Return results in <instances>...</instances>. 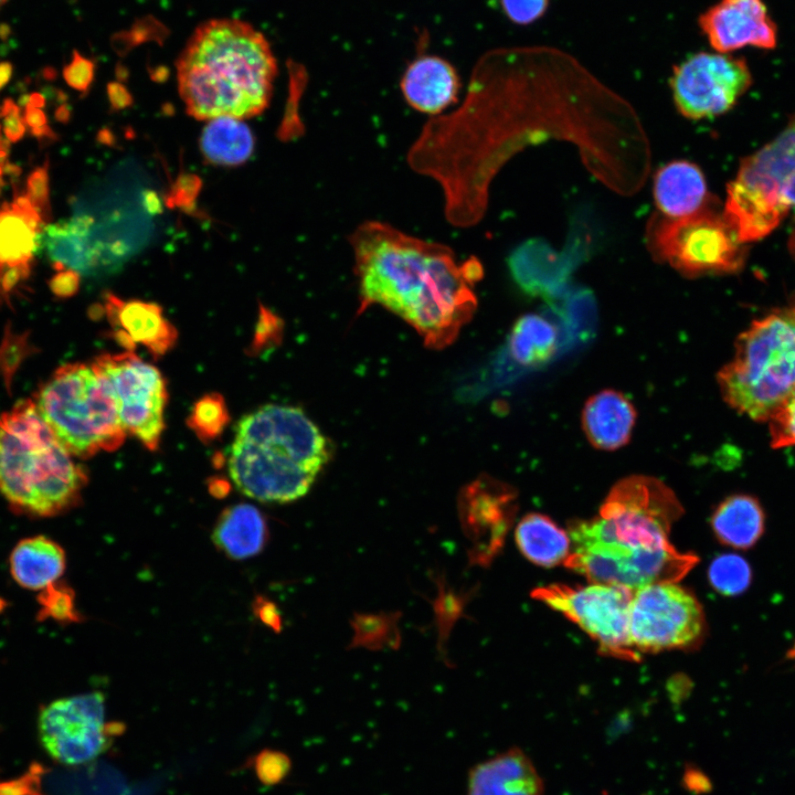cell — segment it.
I'll return each instance as SVG.
<instances>
[{
  "label": "cell",
  "mask_w": 795,
  "mask_h": 795,
  "mask_svg": "<svg viewBox=\"0 0 795 795\" xmlns=\"http://www.w3.org/2000/svg\"><path fill=\"white\" fill-rule=\"evenodd\" d=\"M549 139L575 144L589 170L619 194L637 192L648 174L649 144L633 107L575 57L543 45L481 55L462 104L424 124L406 162L439 184L447 222L466 229L484 218L507 161Z\"/></svg>",
  "instance_id": "obj_1"
},
{
  "label": "cell",
  "mask_w": 795,
  "mask_h": 795,
  "mask_svg": "<svg viewBox=\"0 0 795 795\" xmlns=\"http://www.w3.org/2000/svg\"><path fill=\"white\" fill-rule=\"evenodd\" d=\"M360 309L380 305L400 316L426 346L451 344L477 308L474 292L484 276L476 256L463 261L442 243L422 240L370 220L348 236Z\"/></svg>",
  "instance_id": "obj_2"
},
{
  "label": "cell",
  "mask_w": 795,
  "mask_h": 795,
  "mask_svg": "<svg viewBox=\"0 0 795 795\" xmlns=\"http://www.w3.org/2000/svg\"><path fill=\"white\" fill-rule=\"evenodd\" d=\"M682 507L662 481L629 476L612 487L591 520L569 526L571 553L564 565L594 583L636 591L653 583L677 582L698 562L669 542Z\"/></svg>",
  "instance_id": "obj_3"
},
{
  "label": "cell",
  "mask_w": 795,
  "mask_h": 795,
  "mask_svg": "<svg viewBox=\"0 0 795 795\" xmlns=\"http://www.w3.org/2000/svg\"><path fill=\"white\" fill-rule=\"evenodd\" d=\"M277 63L266 38L236 19L198 26L177 61L178 89L198 120L246 119L269 104Z\"/></svg>",
  "instance_id": "obj_4"
},
{
  "label": "cell",
  "mask_w": 795,
  "mask_h": 795,
  "mask_svg": "<svg viewBox=\"0 0 795 795\" xmlns=\"http://www.w3.org/2000/svg\"><path fill=\"white\" fill-rule=\"evenodd\" d=\"M329 453L326 437L300 409L269 404L240 421L229 471L247 497L288 502L308 492Z\"/></svg>",
  "instance_id": "obj_5"
},
{
  "label": "cell",
  "mask_w": 795,
  "mask_h": 795,
  "mask_svg": "<svg viewBox=\"0 0 795 795\" xmlns=\"http://www.w3.org/2000/svg\"><path fill=\"white\" fill-rule=\"evenodd\" d=\"M87 474L49 426L33 399L0 415V495L11 510L51 518L73 509Z\"/></svg>",
  "instance_id": "obj_6"
},
{
  "label": "cell",
  "mask_w": 795,
  "mask_h": 795,
  "mask_svg": "<svg viewBox=\"0 0 795 795\" xmlns=\"http://www.w3.org/2000/svg\"><path fill=\"white\" fill-rule=\"evenodd\" d=\"M724 401L755 421H768L795 392V307L754 320L717 374Z\"/></svg>",
  "instance_id": "obj_7"
},
{
  "label": "cell",
  "mask_w": 795,
  "mask_h": 795,
  "mask_svg": "<svg viewBox=\"0 0 795 795\" xmlns=\"http://www.w3.org/2000/svg\"><path fill=\"white\" fill-rule=\"evenodd\" d=\"M33 400L74 457L88 458L102 451H115L127 434L109 385L93 362L60 367Z\"/></svg>",
  "instance_id": "obj_8"
},
{
  "label": "cell",
  "mask_w": 795,
  "mask_h": 795,
  "mask_svg": "<svg viewBox=\"0 0 795 795\" xmlns=\"http://www.w3.org/2000/svg\"><path fill=\"white\" fill-rule=\"evenodd\" d=\"M727 193L722 214L742 244L765 237L795 208V116L741 162Z\"/></svg>",
  "instance_id": "obj_9"
},
{
  "label": "cell",
  "mask_w": 795,
  "mask_h": 795,
  "mask_svg": "<svg viewBox=\"0 0 795 795\" xmlns=\"http://www.w3.org/2000/svg\"><path fill=\"white\" fill-rule=\"evenodd\" d=\"M711 204L682 218L655 213L646 233L654 258L689 278L736 272L745 257L744 244Z\"/></svg>",
  "instance_id": "obj_10"
},
{
  "label": "cell",
  "mask_w": 795,
  "mask_h": 795,
  "mask_svg": "<svg viewBox=\"0 0 795 795\" xmlns=\"http://www.w3.org/2000/svg\"><path fill=\"white\" fill-rule=\"evenodd\" d=\"M634 591L613 584L587 586L551 584L532 592V597L562 613L600 645L603 654L637 660L629 638V607Z\"/></svg>",
  "instance_id": "obj_11"
},
{
  "label": "cell",
  "mask_w": 795,
  "mask_h": 795,
  "mask_svg": "<svg viewBox=\"0 0 795 795\" xmlns=\"http://www.w3.org/2000/svg\"><path fill=\"white\" fill-rule=\"evenodd\" d=\"M706 628L699 601L686 589L672 583H653L633 593L628 632L639 651L697 645Z\"/></svg>",
  "instance_id": "obj_12"
},
{
  "label": "cell",
  "mask_w": 795,
  "mask_h": 795,
  "mask_svg": "<svg viewBox=\"0 0 795 795\" xmlns=\"http://www.w3.org/2000/svg\"><path fill=\"white\" fill-rule=\"evenodd\" d=\"M123 730L120 723L105 722V699L98 691L56 699L44 706L38 717L43 749L66 765L96 759Z\"/></svg>",
  "instance_id": "obj_13"
},
{
  "label": "cell",
  "mask_w": 795,
  "mask_h": 795,
  "mask_svg": "<svg viewBox=\"0 0 795 795\" xmlns=\"http://www.w3.org/2000/svg\"><path fill=\"white\" fill-rule=\"evenodd\" d=\"M93 364L109 385L126 433L157 449L168 396L160 371L132 352L100 354Z\"/></svg>",
  "instance_id": "obj_14"
},
{
  "label": "cell",
  "mask_w": 795,
  "mask_h": 795,
  "mask_svg": "<svg viewBox=\"0 0 795 795\" xmlns=\"http://www.w3.org/2000/svg\"><path fill=\"white\" fill-rule=\"evenodd\" d=\"M751 82L743 59L699 52L674 67L670 87L679 113L690 119H701L728 112Z\"/></svg>",
  "instance_id": "obj_15"
},
{
  "label": "cell",
  "mask_w": 795,
  "mask_h": 795,
  "mask_svg": "<svg viewBox=\"0 0 795 795\" xmlns=\"http://www.w3.org/2000/svg\"><path fill=\"white\" fill-rule=\"evenodd\" d=\"M699 25L719 53L776 45V25L763 0H720L699 17Z\"/></svg>",
  "instance_id": "obj_16"
},
{
  "label": "cell",
  "mask_w": 795,
  "mask_h": 795,
  "mask_svg": "<svg viewBox=\"0 0 795 795\" xmlns=\"http://www.w3.org/2000/svg\"><path fill=\"white\" fill-rule=\"evenodd\" d=\"M544 781L531 757L519 746L473 765L466 795H544Z\"/></svg>",
  "instance_id": "obj_17"
},
{
  "label": "cell",
  "mask_w": 795,
  "mask_h": 795,
  "mask_svg": "<svg viewBox=\"0 0 795 795\" xmlns=\"http://www.w3.org/2000/svg\"><path fill=\"white\" fill-rule=\"evenodd\" d=\"M108 320L116 327V339L127 348L141 344L151 353H166L177 340V331L155 303L123 300L112 293L105 295Z\"/></svg>",
  "instance_id": "obj_18"
},
{
  "label": "cell",
  "mask_w": 795,
  "mask_h": 795,
  "mask_svg": "<svg viewBox=\"0 0 795 795\" xmlns=\"http://www.w3.org/2000/svg\"><path fill=\"white\" fill-rule=\"evenodd\" d=\"M400 88L412 108L434 117L457 103L460 78L447 60L420 54L404 71Z\"/></svg>",
  "instance_id": "obj_19"
},
{
  "label": "cell",
  "mask_w": 795,
  "mask_h": 795,
  "mask_svg": "<svg viewBox=\"0 0 795 795\" xmlns=\"http://www.w3.org/2000/svg\"><path fill=\"white\" fill-rule=\"evenodd\" d=\"M583 252L584 246L577 242L572 248L558 253L541 240H529L511 252L508 267L522 289L533 294L551 293L564 284Z\"/></svg>",
  "instance_id": "obj_20"
},
{
  "label": "cell",
  "mask_w": 795,
  "mask_h": 795,
  "mask_svg": "<svg viewBox=\"0 0 795 795\" xmlns=\"http://www.w3.org/2000/svg\"><path fill=\"white\" fill-rule=\"evenodd\" d=\"M94 220L78 215L68 221L49 223L41 235L52 266L55 271L65 268L88 273L104 261L105 247L92 236Z\"/></svg>",
  "instance_id": "obj_21"
},
{
  "label": "cell",
  "mask_w": 795,
  "mask_h": 795,
  "mask_svg": "<svg viewBox=\"0 0 795 795\" xmlns=\"http://www.w3.org/2000/svg\"><path fill=\"white\" fill-rule=\"evenodd\" d=\"M45 222L25 194H15L12 202L0 206V276L14 266L32 265L42 246Z\"/></svg>",
  "instance_id": "obj_22"
},
{
  "label": "cell",
  "mask_w": 795,
  "mask_h": 795,
  "mask_svg": "<svg viewBox=\"0 0 795 795\" xmlns=\"http://www.w3.org/2000/svg\"><path fill=\"white\" fill-rule=\"evenodd\" d=\"M635 420L634 405L614 390H604L591 396L582 414L583 431L589 442L603 451H614L627 444Z\"/></svg>",
  "instance_id": "obj_23"
},
{
  "label": "cell",
  "mask_w": 795,
  "mask_h": 795,
  "mask_svg": "<svg viewBox=\"0 0 795 795\" xmlns=\"http://www.w3.org/2000/svg\"><path fill=\"white\" fill-rule=\"evenodd\" d=\"M654 200L660 213L668 218L698 212L709 202L703 173L687 160L665 165L654 178Z\"/></svg>",
  "instance_id": "obj_24"
},
{
  "label": "cell",
  "mask_w": 795,
  "mask_h": 795,
  "mask_svg": "<svg viewBox=\"0 0 795 795\" xmlns=\"http://www.w3.org/2000/svg\"><path fill=\"white\" fill-rule=\"evenodd\" d=\"M65 568L64 549L43 534L21 539L9 555L12 579L21 587L30 591H42L59 581Z\"/></svg>",
  "instance_id": "obj_25"
},
{
  "label": "cell",
  "mask_w": 795,
  "mask_h": 795,
  "mask_svg": "<svg viewBox=\"0 0 795 795\" xmlns=\"http://www.w3.org/2000/svg\"><path fill=\"white\" fill-rule=\"evenodd\" d=\"M466 495L468 526L478 531L480 544L486 536V547L494 552L511 521L515 495L510 488L489 479L470 485Z\"/></svg>",
  "instance_id": "obj_26"
},
{
  "label": "cell",
  "mask_w": 795,
  "mask_h": 795,
  "mask_svg": "<svg viewBox=\"0 0 795 795\" xmlns=\"http://www.w3.org/2000/svg\"><path fill=\"white\" fill-rule=\"evenodd\" d=\"M266 522L261 511L247 504L222 511L212 533L213 543L225 555L241 560L256 555L265 545Z\"/></svg>",
  "instance_id": "obj_27"
},
{
  "label": "cell",
  "mask_w": 795,
  "mask_h": 795,
  "mask_svg": "<svg viewBox=\"0 0 795 795\" xmlns=\"http://www.w3.org/2000/svg\"><path fill=\"white\" fill-rule=\"evenodd\" d=\"M765 516L760 502L749 495L725 498L711 517L717 539L731 548L749 549L762 537Z\"/></svg>",
  "instance_id": "obj_28"
},
{
  "label": "cell",
  "mask_w": 795,
  "mask_h": 795,
  "mask_svg": "<svg viewBox=\"0 0 795 795\" xmlns=\"http://www.w3.org/2000/svg\"><path fill=\"white\" fill-rule=\"evenodd\" d=\"M199 147L206 163L237 167L252 156L255 138L243 119L221 116L210 119L203 127Z\"/></svg>",
  "instance_id": "obj_29"
},
{
  "label": "cell",
  "mask_w": 795,
  "mask_h": 795,
  "mask_svg": "<svg viewBox=\"0 0 795 795\" xmlns=\"http://www.w3.org/2000/svg\"><path fill=\"white\" fill-rule=\"evenodd\" d=\"M515 537L521 553L537 565L549 568L564 563L571 553L569 534L541 513L524 516Z\"/></svg>",
  "instance_id": "obj_30"
},
{
  "label": "cell",
  "mask_w": 795,
  "mask_h": 795,
  "mask_svg": "<svg viewBox=\"0 0 795 795\" xmlns=\"http://www.w3.org/2000/svg\"><path fill=\"white\" fill-rule=\"evenodd\" d=\"M558 331L548 319L528 314L513 325L509 338L512 358L526 367L542 364L555 353Z\"/></svg>",
  "instance_id": "obj_31"
},
{
  "label": "cell",
  "mask_w": 795,
  "mask_h": 795,
  "mask_svg": "<svg viewBox=\"0 0 795 795\" xmlns=\"http://www.w3.org/2000/svg\"><path fill=\"white\" fill-rule=\"evenodd\" d=\"M751 577L750 564L745 559L734 553L717 556L708 570V579L712 587L728 596H734L746 591Z\"/></svg>",
  "instance_id": "obj_32"
},
{
  "label": "cell",
  "mask_w": 795,
  "mask_h": 795,
  "mask_svg": "<svg viewBox=\"0 0 795 795\" xmlns=\"http://www.w3.org/2000/svg\"><path fill=\"white\" fill-rule=\"evenodd\" d=\"M229 422L226 405L219 394H209L193 406L189 425L202 441L215 438Z\"/></svg>",
  "instance_id": "obj_33"
},
{
  "label": "cell",
  "mask_w": 795,
  "mask_h": 795,
  "mask_svg": "<svg viewBox=\"0 0 795 795\" xmlns=\"http://www.w3.org/2000/svg\"><path fill=\"white\" fill-rule=\"evenodd\" d=\"M39 619L52 618L60 623L80 621L73 590L64 582L56 581L40 591L38 595Z\"/></svg>",
  "instance_id": "obj_34"
},
{
  "label": "cell",
  "mask_w": 795,
  "mask_h": 795,
  "mask_svg": "<svg viewBox=\"0 0 795 795\" xmlns=\"http://www.w3.org/2000/svg\"><path fill=\"white\" fill-rule=\"evenodd\" d=\"M49 168L50 161L46 158L41 166L35 167L28 174L25 181V195L46 225L52 218Z\"/></svg>",
  "instance_id": "obj_35"
},
{
  "label": "cell",
  "mask_w": 795,
  "mask_h": 795,
  "mask_svg": "<svg viewBox=\"0 0 795 795\" xmlns=\"http://www.w3.org/2000/svg\"><path fill=\"white\" fill-rule=\"evenodd\" d=\"M254 768L258 780L267 786L280 783L292 770V761L287 754L276 750H263L254 760Z\"/></svg>",
  "instance_id": "obj_36"
},
{
  "label": "cell",
  "mask_w": 795,
  "mask_h": 795,
  "mask_svg": "<svg viewBox=\"0 0 795 795\" xmlns=\"http://www.w3.org/2000/svg\"><path fill=\"white\" fill-rule=\"evenodd\" d=\"M773 447L795 446V392L768 420Z\"/></svg>",
  "instance_id": "obj_37"
},
{
  "label": "cell",
  "mask_w": 795,
  "mask_h": 795,
  "mask_svg": "<svg viewBox=\"0 0 795 795\" xmlns=\"http://www.w3.org/2000/svg\"><path fill=\"white\" fill-rule=\"evenodd\" d=\"M202 179L194 173H180L165 195L168 208L192 211L202 189Z\"/></svg>",
  "instance_id": "obj_38"
},
{
  "label": "cell",
  "mask_w": 795,
  "mask_h": 795,
  "mask_svg": "<svg viewBox=\"0 0 795 795\" xmlns=\"http://www.w3.org/2000/svg\"><path fill=\"white\" fill-rule=\"evenodd\" d=\"M94 75V63L77 52L73 53L71 62L63 68V77L66 84L82 94L87 93Z\"/></svg>",
  "instance_id": "obj_39"
},
{
  "label": "cell",
  "mask_w": 795,
  "mask_h": 795,
  "mask_svg": "<svg viewBox=\"0 0 795 795\" xmlns=\"http://www.w3.org/2000/svg\"><path fill=\"white\" fill-rule=\"evenodd\" d=\"M506 17L517 24H529L541 18L549 0H500Z\"/></svg>",
  "instance_id": "obj_40"
},
{
  "label": "cell",
  "mask_w": 795,
  "mask_h": 795,
  "mask_svg": "<svg viewBox=\"0 0 795 795\" xmlns=\"http://www.w3.org/2000/svg\"><path fill=\"white\" fill-rule=\"evenodd\" d=\"M0 118L4 137L12 144L20 141L26 132V126L20 114V106L12 98L3 99Z\"/></svg>",
  "instance_id": "obj_41"
},
{
  "label": "cell",
  "mask_w": 795,
  "mask_h": 795,
  "mask_svg": "<svg viewBox=\"0 0 795 795\" xmlns=\"http://www.w3.org/2000/svg\"><path fill=\"white\" fill-rule=\"evenodd\" d=\"M81 275L78 272L65 268L57 271L49 280L52 293L60 298L75 295L80 288Z\"/></svg>",
  "instance_id": "obj_42"
},
{
  "label": "cell",
  "mask_w": 795,
  "mask_h": 795,
  "mask_svg": "<svg viewBox=\"0 0 795 795\" xmlns=\"http://www.w3.org/2000/svg\"><path fill=\"white\" fill-rule=\"evenodd\" d=\"M107 95L113 112L123 110L132 105V96L121 84H108Z\"/></svg>",
  "instance_id": "obj_43"
},
{
  "label": "cell",
  "mask_w": 795,
  "mask_h": 795,
  "mask_svg": "<svg viewBox=\"0 0 795 795\" xmlns=\"http://www.w3.org/2000/svg\"><path fill=\"white\" fill-rule=\"evenodd\" d=\"M254 611L258 618L272 628L280 626V619L275 605L271 601L257 597L254 603Z\"/></svg>",
  "instance_id": "obj_44"
},
{
  "label": "cell",
  "mask_w": 795,
  "mask_h": 795,
  "mask_svg": "<svg viewBox=\"0 0 795 795\" xmlns=\"http://www.w3.org/2000/svg\"><path fill=\"white\" fill-rule=\"evenodd\" d=\"M29 131L43 128L49 125L46 114L39 107L26 105L22 115Z\"/></svg>",
  "instance_id": "obj_45"
},
{
  "label": "cell",
  "mask_w": 795,
  "mask_h": 795,
  "mask_svg": "<svg viewBox=\"0 0 795 795\" xmlns=\"http://www.w3.org/2000/svg\"><path fill=\"white\" fill-rule=\"evenodd\" d=\"M142 205L145 210L151 215H156L162 212V203L159 199V195L152 190H147L142 193Z\"/></svg>",
  "instance_id": "obj_46"
},
{
  "label": "cell",
  "mask_w": 795,
  "mask_h": 795,
  "mask_svg": "<svg viewBox=\"0 0 795 795\" xmlns=\"http://www.w3.org/2000/svg\"><path fill=\"white\" fill-rule=\"evenodd\" d=\"M12 75V65L8 62L0 63V91L9 83Z\"/></svg>",
  "instance_id": "obj_47"
},
{
  "label": "cell",
  "mask_w": 795,
  "mask_h": 795,
  "mask_svg": "<svg viewBox=\"0 0 795 795\" xmlns=\"http://www.w3.org/2000/svg\"><path fill=\"white\" fill-rule=\"evenodd\" d=\"M54 118L56 121L67 124L71 119V110L65 104H61L54 112Z\"/></svg>",
  "instance_id": "obj_48"
},
{
  "label": "cell",
  "mask_w": 795,
  "mask_h": 795,
  "mask_svg": "<svg viewBox=\"0 0 795 795\" xmlns=\"http://www.w3.org/2000/svg\"><path fill=\"white\" fill-rule=\"evenodd\" d=\"M3 172H4V174H8L9 177H11L13 179H18L22 172V169L18 165L8 161L3 166Z\"/></svg>",
  "instance_id": "obj_49"
},
{
  "label": "cell",
  "mask_w": 795,
  "mask_h": 795,
  "mask_svg": "<svg viewBox=\"0 0 795 795\" xmlns=\"http://www.w3.org/2000/svg\"><path fill=\"white\" fill-rule=\"evenodd\" d=\"M788 248L792 255L795 257V227L793 229L788 240Z\"/></svg>",
  "instance_id": "obj_50"
},
{
  "label": "cell",
  "mask_w": 795,
  "mask_h": 795,
  "mask_svg": "<svg viewBox=\"0 0 795 795\" xmlns=\"http://www.w3.org/2000/svg\"><path fill=\"white\" fill-rule=\"evenodd\" d=\"M9 151L0 149V165L4 166L8 162Z\"/></svg>",
  "instance_id": "obj_51"
},
{
  "label": "cell",
  "mask_w": 795,
  "mask_h": 795,
  "mask_svg": "<svg viewBox=\"0 0 795 795\" xmlns=\"http://www.w3.org/2000/svg\"><path fill=\"white\" fill-rule=\"evenodd\" d=\"M3 176H4L3 166L0 165V187H1V188L7 184L6 181L3 180Z\"/></svg>",
  "instance_id": "obj_52"
},
{
  "label": "cell",
  "mask_w": 795,
  "mask_h": 795,
  "mask_svg": "<svg viewBox=\"0 0 795 795\" xmlns=\"http://www.w3.org/2000/svg\"><path fill=\"white\" fill-rule=\"evenodd\" d=\"M6 2V0H0V7Z\"/></svg>",
  "instance_id": "obj_53"
},
{
  "label": "cell",
  "mask_w": 795,
  "mask_h": 795,
  "mask_svg": "<svg viewBox=\"0 0 795 795\" xmlns=\"http://www.w3.org/2000/svg\"><path fill=\"white\" fill-rule=\"evenodd\" d=\"M1 192H2V190H1V187H0V195H1Z\"/></svg>",
  "instance_id": "obj_54"
}]
</instances>
